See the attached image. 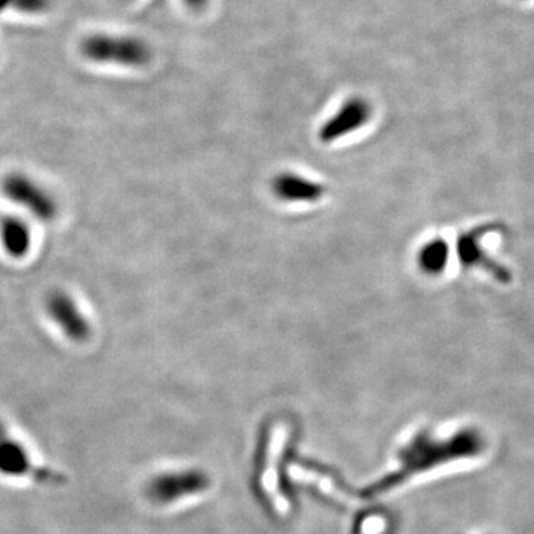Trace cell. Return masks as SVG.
Instances as JSON below:
<instances>
[{"mask_svg": "<svg viewBox=\"0 0 534 534\" xmlns=\"http://www.w3.org/2000/svg\"><path fill=\"white\" fill-rule=\"evenodd\" d=\"M45 308L52 321L61 328L64 336L73 342H84L88 339L91 325L69 293L63 290L51 291L46 297Z\"/></svg>", "mask_w": 534, "mask_h": 534, "instance_id": "cell-4", "label": "cell"}, {"mask_svg": "<svg viewBox=\"0 0 534 534\" xmlns=\"http://www.w3.org/2000/svg\"><path fill=\"white\" fill-rule=\"evenodd\" d=\"M272 190L281 201L316 202L324 198L325 186L293 173L278 174L272 181Z\"/></svg>", "mask_w": 534, "mask_h": 534, "instance_id": "cell-7", "label": "cell"}, {"mask_svg": "<svg viewBox=\"0 0 534 534\" xmlns=\"http://www.w3.org/2000/svg\"><path fill=\"white\" fill-rule=\"evenodd\" d=\"M0 474L15 478L32 477L39 481L60 480L58 474L54 472L35 468L26 448L9 437L2 423H0Z\"/></svg>", "mask_w": 534, "mask_h": 534, "instance_id": "cell-6", "label": "cell"}, {"mask_svg": "<svg viewBox=\"0 0 534 534\" xmlns=\"http://www.w3.org/2000/svg\"><path fill=\"white\" fill-rule=\"evenodd\" d=\"M450 260V247L441 238L432 239L420 248L417 263L426 275L438 276L444 272Z\"/></svg>", "mask_w": 534, "mask_h": 534, "instance_id": "cell-9", "label": "cell"}, {"mask_svg": "<svg viewBox=\"0 0 534 534\" xmlns=\"http://www.w3.org/2000/svg\"><path fill=\"white\" fill-rule=\"evenodd\" d=\"M494 230H496V227L493 224H484V226L477 227V229L462 233L457 239V257H459L462 266L468 267V269H474L475 267V269L486 270L497 281L508 284L511 281V273L508 272L506 267L491 259L489 253L484 251V247L481 245V239L494 232Z\"/></svg>", "mask_w": 534, "mask_h": 534, "instance_id": "cell-3", "label": "cell"}, {"mask_svg": "<svg viewBox=\"0 0 534 534\" xmlns=\"http://www.w3.org/2000/svg\"><path fill=\"white\" fill-rule=\"evenodd\" d=\"M187 9L193 12H202L210 5V0H183Z\"/></svg>", "mask_w": 534, "mask_h": 534, "instance_id": "cell-11", "label": "cell"}, {"mask_svg": "<svg viewBox=\"0 0 534 534\" xmlns=\"http://www.w3.org/2000/svg\"><path fill=\"white\" fill-rule=\"evenodd\" d=\"M0 242L6 254L14 259H23L32 247V232L29 224L14 216L0 220Z\"/></svg>", "mask_w": 534, "mask_h": 534, "instance_id": "cell-8", "label": "cell"}, {"mask_svg": "<svg viewBox=\"0 0 534 534\" xmlns=\"http://www.w3.org/2000/svg\"><path fill=\"white\" fill-rule=\"evenodd\" d=\"M2 193L12 204L26 208L41 222H51L57 217L58 205L54 196L26 174H8L2 180Z\"/></svg>", "mask_w": 534, "mask_h": 534, "instance_id": "cell-2", "label": "cell"}, {"mask_svg": "<svg viewBox=\"0 0 534 534\" xmlns=\"http://www.w3.org/2000/svg\"><path fill=\"white\" fill-rule=\"evenodd\" d=\"M15 8L21 9L26 12H39L44 11L48 0H12Z\"/></svg>", "mask_w": 534, "mask_h": 534, "instance_id": "cell-10", "label": "cell"}, {"mask_svg": "<svg viewBox=\"0 0 534 534\" xmlns=\"http://www.w3.org/2000/svg\"><path fill=\"white\" fill-rule=\"evenodd\" d=\"M81 52L87 60L97 64L141 69L152 61V49L134 36L95 33L82 41Z\"/></svg>", "mask_w": 534, "mask_h": 534, "instance_id": "cell-1", "label": "cell"}, {"mask_svg": "<svg viewBox=\"0 0 534 534\" xmlns=\"http://www.w3.org/2000/svg\"><path fill=\"white\" fill-rule=\"evenodd\" d=\"M373 115V107L370 101L362 97L349 98L343 106L337 110L336 115L331 116L321 128H319V140L330 144L345 135L354 133L359 128L368 124Z\"/></svg>", "mask_w": 534, "mask_h": 534, "instance_id": "cell-5", "label": "cell"}]
</instances>
